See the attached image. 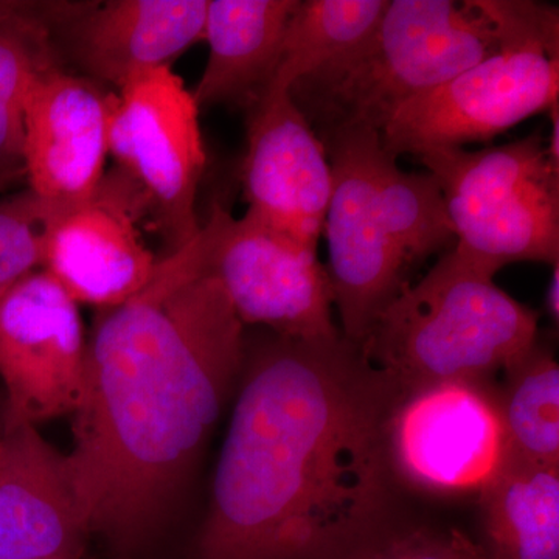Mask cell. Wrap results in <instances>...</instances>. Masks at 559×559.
I'll use <instances>...</instances> for the list:
<instances>
[{"mask_svg":"<svg viewBox=\"0 0 559 559\" xmlns=\"http://www.w3.org/2000/svg\"><path fill=\"white\" fill-rule=\"evenodd\" d=\"M489 559H559V466L510 455L479 495Z\"/></svg>","mask_w":559,"mask_h":559,"instance_id":"obj_18","label":"cell"},{"mask_svg":"<svg viewBox=\"0 0 559 559\" xmlns=\"http://www.w3.org/2000/svg\"><path fill=\"white\" fill-rule=\"evenodd\" d=\"M114 98V92L64 66L40 73L24 110L27 189L61 207L97 193L106 178Z\"/></svg>","mask_w":559,"mask_h":559,"instance_id":"obj_14","label":"cell"},{"mask_svg":"<svg viewBox=\"0 0 559 559\" xmlns=\"http://www.w3.org/2000/svg\"><path fill=\"white\" fill-rule=\"evenodd\" d=\"M559 50L507 44L396 110L381 131L392 156L488 142L558 105Z\"/></svg>","mask_w":559,"mask_h":559,"instance_id":"obj_9","label":"cell"},{"mask_svg":"<svg viewBox=\"0 0 559 559\" xmlns=\"http://www.w3.org/2000/svg\"><path fill=\"white\" fill-rule=\"evenodd\" d=\"M496 388L510 455L559 466V366L539 337L506 370Z\"/></svg>","mask_w":559,"mask_h":559,"instance_id":"obj_21","label":"cell"},{"mask_svg":"<svg viewBox=\"0 0 559 559\" xmlns=\"http://www.w3.org/2000/svg\"><path fill=\"white\" fill-rule=\"evenodd\" d=\"M76 559H87V558H86V557H84V558H76Z\"/></svg>","mask_w":559,"mask_h":559,"instance_id":"obj_30","label":"cell"},{"mask_svg":"<svg viewBox=\"0 0 559 559\" xmlns=\"http://www.w3.org/2000/svg\"><path fill=\"white\" fill-rule=\"evenodd\" d=\"M150 213L142 191L120 170L90 201L62 210L47 237L43 270L79 305L120 307L148 285L160 259L139 223Z\"/></svg>","mask_w":559,"mask_h":559,"instance_id":"obj_12","label":"cell"},{"mask_svg":"<svg viewBox=\"0 0 559 559\" xmlns=\"http://www.w3.org/2000/svg\"><path fill=\"white\" fill-rule=\"evenodd\" d=\"M60 2L0 0V189L25 179L24 110L40 73L62 66L55 39Z\"/></svg>","mask_w":559,"mask_h":559,"instance_id":"obj_19","label":"cell"},{"mask_svg":"<svg viewBox=\"0 0 559 559\" xmlns=\"http://www.w3.org/2000/svg\"><path fill=\"white\" fill-rule=\"evenodd\" d=\"M500 49L477 0H389L373 35L290 87L316 132L384 130L396 110Z\"/></svg>","mask_w":559,"mask_h":559,"instance_id":"obj_4","label":"cell"},{"mask_svg":"<svg viewBox=\"0 0 559 559\" xmlns=\"http://www.w3.org/2000/svg\"><path fill=\"white\" fill-rule=\"evenodd\" d=\"M5 436V412H3V400L0 401V440Z\"/></svg>","mask_w":559,"mask_h":559,"instance_id":"obj_28","label":"cell"},{"mask_svg":"<svg viewBox=\"0 0 559 559\" xmlns=\"http://www.w3.org/2000/svg\"><path fill=\"white\" fill-rule=\"evenodd\" d=\"M200 108L171 68L135 76L114 98L109 156L135 183L167 253L189 245L201 229L198 191L205 171Z\"/></svg>","mask_w":559,"mask_h":559,"instance_id":"obj_8","label":"cell"},{"mask_svg":"<svg viewBox=\"0 0 559 559\" xmlns=\"http://www.w3.org/2000/svg\"><path fill=\"white\" fill-rule=\"evenodd\" d=\"M240 380L191 559H355L400 524L399 392L359 347L246 333Z\"/></svg>","mask_w":559,"mask_h":559,"instance_id":"obj_1","label":"cell"},{"mask_svg":"<svg viewBox=\"0 0 559 559\" xmlns=\"http://www.w3.org/2000/svg\"><path fill=\"white\" fill-rule=\"evenodd\" d=\"M389 0H297L270 91L340 64L373 35Z\"/></svg>","mask_w":559,"mask_h":559,"instance_id":"obj_20","label":"cell"},{"mask_svg":"<svg viewBox=\"0 0 559 559\" xmlns=\"http://www.w3.org/2000/svg\"><path fill=\"white\" fill-rule=\"evenodd\" d=\"M538 311L452 248L400 290L359 348L401 395L436 382L492 380L538 341Z\"/></svg>","mask_w":559,"mask_h":559,"instance_id":"obj_3","label":"cell"},{"mask_svg":"<svg viewBox=\"0 0 559 559\" xmlns=\"http://www.w3.org/2000/svg\"><path fill=\"white\" fill-rule=\"evenodd\" d=\"M245 114L246 213L318 250L333 189L322 142L289 91L266 92Z\"/></svg>","mask_w":559,"mask_h":559,"instance_id":"obj_13","label":"cell"},{"mask_svg":"<svg viewBox=\"0 0 559 559\" xmlns=\"http://www.w3.org/2000/svg\"><path fill=\"white\" fill-rule=\"evenodd\" d=\"M207 2H62L55 39L58 50L66 47L79 75L120 91L135 76L171 68L204 38Z\"/></svg>","mask_w":559,"mask_h":559,"instance_id":"obj_15","label":"cell"},{"mask_svg":"<svg viewBox=\"0 0 559 559\" xmlns=\"http://www.w3.org/2000/svg\"><path fill=\"white\" fill-rule=\"evenodd\" d=\"M498 35L499 46L536 44L559 50L557 7L527 0H477Z\"/></svg>","mask_w":559,"mask_h":559,"instance_id":"obj_25","label":"cell"},{"mask_svg":"<svg viewBox=\"0 0 559 559\" xmlns=\"http://www.w3.org/2000/svg\"><path fill=\"white\" fill-rule=\"evenodd\" d=\"M86 527L64 454L21 426L0 440V559L84 558Z\"/></svg>","mask_w":559,"mask_h":559,"instance_id":"obj_16","label":"cell"},{"mask_svg":"<svg viewBox=\"0 0 559 559\" xmlns=\"http://www.w3.org/2000/svg\"><path fill=\"white\" fill-rule=\"evenodd\" d=\"M333 173L323 231L341 334L360 347L374 320L407 285L411 264L393 241L377 197L381 134L367 128L316 132Z\"/></svg>","mask_w":559,"mask_h":559,"instance_id":"obj_7","label":"cell"},{"mask_svg":"<svg viewBox=\"0 0 559 559\" xmlns=\"http://www.w3.org/2000/svg\"><path fill=\"white\" fill-rule=\"evenodd\" d=\"M0 191H3V189H0Z\"/></svg>","mask_w":559,"mask_h":559,"instance_id":"obj_31","label":"cell"},{"mask_svg":"<svg viewBox=\"0 0 559 559\" xmlns=\"http://www.w3.org/2000/svg\"><path fill=\"white\" fill-rule=\"evenodd\" d=\"M417 159L439 182L460 255L496 275L516 261L559 264V167L539 132L480 151Z\"/></svg>","mask_w":559,"mask_h":559,"instance_id":"obj_5","label":"cell"},{"mask_svg":"<svg viewBox=\"0 0 559 559\" xmlns=\"http://www.w3.org/2000/svg\"><path fill=\"white\" fill-rule=\"evenodd\" d=\"M205 274L218 280L245 326L299 341L341 337L333 288L318 250L219 202L198 231Z\"/></svg>","mask_w":559,"mask_h":559,"instance_id":"obj_6","label":"cell"},{"mask_svg":"<svg viewBox=\"0 0 559 559\" xmlns=\"http://www.w3.org/2000/svg\"><path fill=\"white\" fill-rule=\"evenodd\" d=\"M559 264H555L554 272H551V278L549 283V288H547L546 296V308L547 312H549L550 319L554 320L555 323H558L559 320Z\"/></svg>","mask_w":559,"mask_h":559,"instance_id":"obj_27","label":"cell"},{"mask_svg":"<svg viewBox=\"0 0 559 559\" xmlns=\"http://www.w3.org/2000/svg\"><path fill=\"white\" fill-rule=\"evenodd\" d=\"M245 349L198 235L160 257L138 296L97 311L64 454L87 535L121 557L140 550L218 423Z\"/></svg>","mask_w":559,"mask_h":559,"instance_id":"obj_2","label":"cell"},{"mask_svg":"<svg viewBox=\"0 0 559 559\" xmlns=\"http://www.w3.org/2000/svg\"><path fill=\"white\" fill-rule=\"evenodd\" d=\"M64 209L31 189L0 201V294L43 270L51 224Z\"/></svg>","mask_w":559,"mask_h":559,"instance_id":"obj_23","label":"cell"},{"mask_svg":"<svg viewBox=\"0 0 559 559\" xmlns=\"http://www.w3.org/2000/svg\"><path fill=\"white\" fill-rule=\"evenodd\" d=\"M297 0H209L204 38L209 60L191 91L200 110H246L270 90Z\"/></svg>","mask_w":559,"mask_h":559,"instance_id":"obj_17","label":"cell"},{"mask_svg":"<svg viewBox=\"0 0 559 559\" xmlns=\"http://www.w3.org/2000/svg\"><path fill=\"white\" fill-rule=\"evenodd\" d=\"M471 559H489L487 551L484 550V547H480L479 550H477V554L474 555Z\"/></svg>","mask_w":559,"mask_h":559,"instance_id":"obj_29","label":"cell"},{"mask_svg":"<svg viewBox=\"0 0 559 559\" xmlns=\"http://www.w3.org/2000/svg\"><path fill=\"white\" fill-rule=\"evenodd\" d=\"M86 341L80 305L49 272H33L0 294L5 432L75 414Z\"/></svg>","mask_w":559,"mask_h":559,"instance_id":"obj_11","label":"cell"},{"mask_svg":"<svg viewBox=\"0 0 559 559\" xmlns=\"http://www.w3.org/2000/svg\"><path fill=\"white\" fill-rule=\"evenodd\" d=\"M549 112L551 128L549 139L546 140V151L551 164L559 167V106L555 105Z\"/></svg>","mask_w":559,"mask_h":559,"instance_id":"obj_26","label":"cell"},{"mask_svg":"<svg viewBox=\"0 0 559 559\" xmlns=\"http://www.w3.org/2000/svg\"><path fill=\"white\" fill-rule=\"evenodd\" d=\"M479 549L459 530L399 524L355 559H471Z\"/></svg>","mask_w":559,"mask_h":559,"instance_id":"obj_24","label":"cell"},{"mask_svg":"<svg viewBox=\"0 0 559 559\" xmlns=\"http://www.w3.org/2000/svg\"><path fill=\"white\" fill-rule=\"evenodd\" d=\"M377 197L393 241L412 266L454 248L443 193L430 173L403 171L382 148L377 162Z\"/></svg>","mask_w":559,"mask_h":559,"instance_id":"obj_22","label":"cell"},{"mask_svg":"<svg viewBox=\"0 0 559 559\" xmlns=\"http://www.w3.org/2000/svg\"><path fill=\"white\" fill-rule=\"evenodd\" d=\"M401 488L426 495H479L510 457L491 381L436 382L401 393L388 425Z\"/></svg>","mask_w":559,"mask_h":559,"instance_id":"obj_10","label":"cell"}]
</instances>
